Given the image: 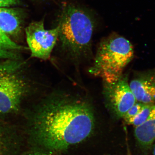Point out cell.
I'll use <instances>...</instances> for the list:
<instances>
[{
	"mask_svg": "<svg viewBox=\"0 0 155 155\" xmlns=\"http://www.w3.org/2000/svg\"><path fill=\"white\" fill-rule=\"evenodd\" d=\"M30 131L45 150L62 152L92 133L95 117L85 100L65 94L49 96L28 114Z\"/></svg>",
	"mask_w": 155,
	"mask_h": 155,
	"instance_id": "6da1fadb",
	"label": "cell"
},
{
	"mask_svg": "<svg viewBox=\"0 0 155 155\" xmlns=\"http://www.w3.org/2000/svg\"><path fill=\"white\" fill-rule=\"evenodd\" d=\"M59 25V37L67 51L76 57L89 49L95 23L88 12L73 4H66Z\"/></svg>",
	"mask_w": 155,
	"mask_h": 155,
	"instance_id": "7a4b0ae2",
	"label": "cell"
},
{
	"mask_svg": "<svg viewBox=\"0 0 155 155\" xmlns=\"http://www.w3.org/2000/svg\"><path fill=\"white\" fill-rule=\"evenodd\" d=\"M133 46L128 40L114 33L103 39L97 50L91 72L104 83H112L122 76L123 69L134 57Z\"/></svg>",
	"mask_w": 155,
	"mask_h": 155,
	"instance_id": "3957f363",
	"label": "cell"
},
{
	"mask_svg": "<svg viewBox=\"0 0 155 155\" xmlns=\"http://www.w3.org/2000/svg\"><path fill=\"white\" fill-rule=\"evenodd\" d=\"M20 60L0 63V117L17 114L30 91V81Z\"/></svg>",
	"mask_w": 155,
	"mask_h": 155,
	"instance_id": "277c9868",
	"label": "cell"
},
{
	"mask_svg": "<svg viewBox=\"0 0 155 155\" xmlns=\"http://www.w3.org/2000/svg\"><path fill=\"white\" fill-rule=\"evenodd\" d=\"M60 27L45 29L43 21L31 22L25 28L26 41L32 58L46 60L51 53L59 37Z\"/></svg>",
	"mask_w": 155,
	"mask_h": 155,
	"instance_id": "5b68a950",
	"label": "cell"
},
{
	"mask_svg": "<svg viewBox=\"0 0 155 155\" xmlns=\"http://www.w3.org/2000/svg\"><path fill=\"white\" fill-rule=\"evenodd\" d=\"M104 95L107 107L118 118H123L137 102L127 78L121 76L112 83H104Z\"/></svg>",
	"mask_w": 155,
	"mask_h": 155,
	"instance_id": "8992f818",
	"label": "cell"
},
{
	"mask_svg": "<svg viewBox=\"0 0 155 155\" xmlns=\"http://www.w3.org/2000/svg\"><path fill=\"white\" fill-rule=\"evenodd\" d=\"M129 84L137 101L144 104H154L155 69L138 72Z\"/></svg>",
	"mask_w": 155,
	"mask_h": 155,
	"instance_id": "52a82bcc",
	"label": "cell"
},
{
	"mask_svg": "<svg viewBox=\"0 0 155 155\" xmlns=\"http://www.w3.org/2000/svg\"><path fill=\"white\" fill-rule=\"evenodd\" d=\"M134 134L140 147L145 151L148 150L155 141V104L146 121L135 127Z\"/></svg>",
	"mask_w": 155,
	"mask_h": 155,
	"instance_id": "ba28073f",
	"label": "cell"
},
{
	"mask_svg": "<svg viewBox=\"0 0 155 155\" xmlns=\"http://www.w3.org/2000/svg\"><path fill=\"white\" fill-rule=\"evenodd\" d=\"M21 19L18 12L13 9L0 8V28L9 35H16L21 29Z\"/></svg>",
	"mask_w": 155,
	"mask_h": 155,
	"instance_id": "9c48e42d",
	"label": "cell"
},
{
	"mask_svg": "<svg viewBox=\"0 0 155 155\" xmlns=\"http://www.w3.org/2000/svg\"><path fill=\"white\" fill-rule=\"evenodd\" d=\"M24 49L0 28V59L20 60V52Z\"/></svg>",
	"mask_w": 155,
	"mask_h": 155,
	"instance_id": "30bf717a",
	"label": "cell"
},
{
	"mask_svg": "<svg viewBox=\"0 0 155 155\" xmlns=\"http://www.w3.org/2000/svg\"><path fill=\"white\" fill-rule=\"evenodd\" d=\"M14 134L7 124L0 120V155H12L15 146Z\"/></svg>",
	"mask_w": 155,
	"mask_h": 155,
	"instance_id": "8fae6325",
	"label": "cell"
},
{
	"mask_svg": "<svg viewBox=\"0 0 155 155\" xmlns=\"http://www.w3.org/2000/svg\"><path fill=\"white\" fill-rule=\"evenodd\" d=\"M153 105L154 104H146L139 114L127 121V124L133 125L136 127L144 123L148 118Z\"/></svg>",
	"mask_w": 155,
	"mask_h": 155,
	"instance_id": "7c38bea8",
	"label": "cell"
},
{
	"mask_svg": "<svg viewBox=\"0 0 155 155\" xmlns=\"http://www.w3.org/2000/svg\"><path fill=\"white\" fill-rule=\"evenodd\" d=\"M146 104L137 102L131 108L127 111L125 116L123 117L125 122H127L128 120L132 119L134 116L139 114L143 109Z\"/></svg>",
	"mask_w": 155,
	"mask_h": 155,
	"instance_id": "4fadbf2b",
	"label": "cell"
},
{
	"mask_svg": "<svg viewBox=\"0 0 155 155\" xmlns=\"http://www.w3.org/2000/svg\"><path fill=\"white\" fill-rule=\"evenodd\" d=\"M19 0H0V8H5L18 5Z\"/></svg>",
	"mask_w": 155,
	"mask_h": 155,
	"instance_id": "5bb4252c",
	"label": "cell"
},
{
	"mask_svg": "<svg viewBox=\"0 0 155 155\" xmlns=\"http://www.w3.org/2000/svg\"><path fill=\"white\" fill-rule=\"evenodd\" d=\"M23 155H55L53 154V153L48 151L38 150L26 153Z\"/></svg>",
	"mask_w": 155,
	"mask_h": 155,
	"instance_id": "9a60e30c",
	"label": "cell"
},
{
	"mask_svg": "<svg viewBox=\"0 0 155 155\" xmlns=\"http://www.w3.org/2000/svg\"><path fill=\"white\" fill-rule=\"evenodd\" d=\"M153 155H155V145L154 146L153 149Z\"/></svg>",
	"mask_w": 155,
	"mask_h": 155,
	"instance_id": "2e32d148",
	"label": "cell"
}]
</instances>
